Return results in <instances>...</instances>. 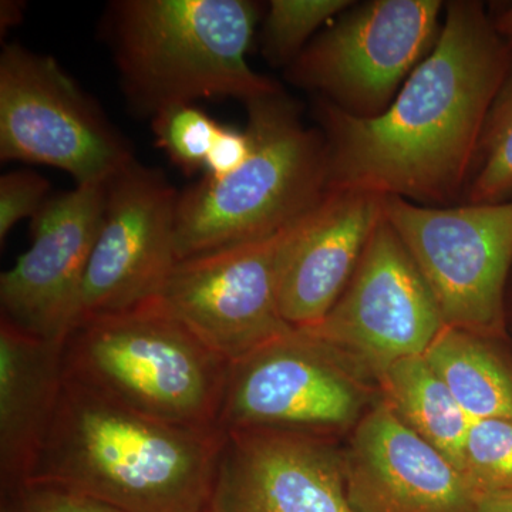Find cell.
<instances>
[{
  "label": "cell",
  "instance_id": "cell-1",
  "mask_svg": "<svg viewBox=\"0 0 512 512\" xmlns=\"http://www.w3.org/2000/svg\"><path fill=\"white\" fill-rule=\"evenodd\" d=\"M512 46L477 0L446 3L436 46L373 119L316 99L329 191H366L426 207L464 198Z\"/></svg>",
  "mask_w": 512,
  "mask_h": 512
},
{
  "label": "cell",
  "instance_id": "cell-2",
  "mask_svg": "<svg viewBox=\"0 0 512 512\" xmlns=\"http://www.w3.org/2000/svg\"><path fill=\"white\" fill-rule=\"evenodd\" d=\"M224 441L218 427L151 419L64 379L30 480L120 512H208Z\"/></svg>",
  "mask_w": 512,
  "mask_h": 512
},
{
  "label": "cell",
  "instance_id": "cell-3",
  "mask_svg": "<svg viewBox=\"0 0 512 512\" xmlns=\"http://www.w3.org/2000/svg\"><path fill=\"white\" fill-rule=\"evenodd\" d=\"M259 6L249 0H117L106 16L131 109L151 117L201 99L248 101L278 93L247 55Z\"/></svg>",
  "mask_w": 512,
  "mask_h": 512
},
{
  "label": "cell",
  "instance_id": "cell-4",
  "mask_svg": "<svg viewBox=\"0 0 512 512\" xmlns=\"http://www.w3.org/2000/svg\"><path fill=\"white\" fill-rule=\"evenodd\" d=\"M251 154L222 180L180 192L178 261L271 237L308 217L329 192L322 131L306 127L282 90L245 103Z\"/></svg>",
  "mask_w": 512,
  "mask_h": 512
},
{
  "label": "cell",
  "instance_id": "cell-5",
  "mask_svg": "<svg viewBox=\"0 0 512 512\" xmlns=\"http://www.w3.org/2000/svg\"><path fill=\"white\" fill-rule=\"evenodd\" d=\"M63 365L67 380L151 419L218 427L229 362L157 301L77 323Z\"/></svg>",
  "mask_w": 512,
  "mask_h": 512
},
{
  "label": "cell",
  "instance_id": "cell-6",
  "mask_svg": "<svg viewBox=\"0 0 512 512\" xmlns=\"http://www.w3.org/2000/svg\"><path fill=\"white\" fill-rule=\"evenodd\" d=\"M383 214L439 305L446 326L503 338L512 271V200L426 207L386 197Z\"/></svg>",
  "mask_w": 512,
  "mask_h": 512
},
{
  "label": "cell",
  "instance_id": "cell-7",
  "mask_svg": "<svg viewBox=\"0 0 512 512\" xmlns=\"http://www.w3.org/2000/svg\"><path fill=\"white\" fill-rule=\"evenodd\" d=\"M441 0L355 2L288 66L289 82L359 119L389 109L439 39Z\"/></svg>",
  "mask_w": 512,
  "mask_h": 512
},
{
  "label": "cell",
  "instance_id": "cell-8",
  "mask_svg": "<svg viewBox=\"0 0 512 512\" xmlns=\"http://www.w3.org/2000/svg\"><path fill=\"white\" fill-rule=\"evenodd\" d=\"M0 158L42 164L77 185L133 163L130 141L52 56L9 43L0 55Z\"/></svg>",
  "mask_w": 512,
  "mask_h": 512
},
{
  "label": "cell",
  "instance_id": "cell-9",
  "mask_svg": "<svg viewBox=\"0 0 512 512\" xmlns=\"http://www.w3.org/2000/svg\"><path fill=\"white\" fill-rule=\"evenodd\" d=\"M444 326L433 292L383 214L339 301L318 325L299 330L355 375L376 380L397 360L424 355Z\"/></svg>",
  "mask_w": 512,
  "mask_h": 512
},
{
  "label": "cell",
  "instance_id": "cell-10",
  "mask_svg": "<svg viewBox=\"0 0 512 512\" xmlns=\"http://www.w3.org/2000/svg\"><path fill=\"white\" fill-rule=\"evenodd\" d=\"M303 220L271 237L178 261L157 302L229 363L288 335L279 281Z\"/></svg>",
  "mask_w": 512,
  "mask_h": 512
},
{
  "label": "cell",
  "instance_id": "cell-11",
  "mask_svg": "<svg viewBox=\"0 0 512 512\" xmlns=\"http://www.w3.org/2000/svg\"><path fill=\"white\" fill-rule=\"evenodd\" d=\"M359 379L323 343L293 329L229 363L218 427L326 436L362 419Z\"/></svg>",
  "mask_w": 512,
  "mask_h": 512
},
{
  "label": "cell",
  "instance_id": "cell-12",
  "mask_svg": "<svg viewBox=\"0 0 512 512\" xmlns=\"http://www.w3.org/2000/svg\"><path fill=\"white\" fill-rule=\"evenodd\" d=\"M178 197L160 170L137 160L107 181L76 325L157 301L178 264Z\"/></svg>",
  "mask_w": 512,
  "mask_h": 512
},
{
  "label": "cell",
  "instance_id": "cell-13",
  "mask_svg": "<svg viewBox=\"0 0 512 512\" xmlns=\"http://www.w3.org/2000/svg\"><path fill=\"white\" fill-rule=\"evenodd\" d=\"M106 184L49 198L32 220V245L0 275V318L36 338L63 342L79 315L84 275L99 234Z\"/></svg>",
  "mask_w": 512,
  "mask_h": 512
},
{
  "label": "cell",
  "instance_id": "cell-14",
  "mask_svg": "<svg viewBox=\"0 0 512 512\" xmlns=\"http://www.w3.org/2000/svg\"><path fill=\"white\" fill-rule=\"evenodd\" d=\"M208 512H357L342 454L323 437L276 430L225 433Z\"/></svg>",
  "mask_w": 512,
  "mask_h": 512
},
{
  "label": "cell",
  "instance_id": "cell-15",
  "mask_svg": "<svg viewBox=\"0 0 512 512\" xmlns=\"http://www.w3.org/2000/svg\"><path fill=\"white\" fill-rule=\"evenodd\" d=\"M342 461L357 512H477L463 473L382 400L357 421Z\"/></svg>",
  "mask_w": 512,
  "mask_h": 512
},
{
  "label": "cell",
  "instance_id": "cell-16",
  "mask_svg": "<svg viewBox=\"0 0 512 512\" xmlns=\"http://www.w3.org/2000/svg\"><path fill=\"white\" fill-rule=\"evenodd\" d=\"M383 195L329 191L299 224L279 281V309L293 329L318 325L339 301L377 221Z\"/></svg>",
  "mask_w": 512,
  "mask_h": 512
},
{
  "label": "cell",
  "instance_id": "cell-17",
  "mask_svg": "<svg viewBox=\"0 0 512 512\" xmlns=\"http://www.w3.org/2000/svg\"><path fill=\"white\" fill-rule=\"evenodd\" d=\"M64 342V340H63ZM63 342L0 318V488L32 478L64 384Z\"/></svg>",
  "mask_w": 512,
  "mask_h": 512
},
{
  "label": "cell",
  "instance_id": "cell-18",
  "mask_svg": "<svg viewBox=\"0 0 512 512\" xmlns=\"http://www.w3.org/2000/svg\"><path fill=\"white\" fill-rule=\"evenodd\" d=\"M382 402L461 471L471 419L423 355L404 357L376 377Z\"/></svg>",
  "mask_w": 512,
  "mask_h": 512
},
{
  "label": "cell",
  "instance_id": "cell-19",
  "mask_svg": "<svg viewBox=\"0 0 512 512\" xmlns=\"http://www.w3.org/2000/svg\"><path fill=\"white\" fill-rule=\"evenodd\" d=\"M423 356L471 420H512V369L488 339L444 326Z\"/></svg>",
  "mask_w": 512,
  "mask_h": 512
},
{
  "label": "cell",
  "instance_id": "cell-20",
  "mask_svg": "<svg viewBox=\"0 0 512 512\" xmlns=\"http://www.w3.org/2000/svg\"><path fill=\"white\" fill-rule=\"evenodd\" d=\"M512 200V64L488 111L463 204Z\"/></svg>",
  "mask_w": 512,
  "mask_h": 512
},
{
  "label": "cell",
  "instance_id": "cell-21",
  "mask_svg": "<svg viewBox=\"0 0 512 512\" xmlns=\"http://www.w3.org/2000/svg\"><path fill=\"white\" fill-rule=\"evenodd\" d=\"M355 5L350 0H272L262 26V52L291 66L323 25Z\"/></svg>",
  "mask_w": 512,
  "mask_h": 512
},
{
  "label": "cell",
  "instance_id": "cell-22",
  "mask_svg": "<svg viewBox=\"0 0 512 512\" xmlns=\"http://www.w3.org/2000/svg\"><path fill=\"white\" fill-rule=\"evenodd\" d=\"M461 473L474 494L512 491V420H471Z\"/></svg>",
  "mask_w": 512,
  "mask_h": 512
},
{
  "label": "cell",
  "instance_id": "cell-23",
  "mask_svg": "<svg viewBox=\"0 0 512 512\" xmlns=\"http://www.w3.org/2000/svg\"><path fill=\"white\" fill-rule=\"evenodd\" d=\"M158 147L185 175L204 170L220 124L194 104L168 107L151 119Z\"/></svg>",
  "mask_w": 512,
  "mask_h": 512
},
{
  "label": "cell",
  "instance_id": "cell-24",
  "mask_svg": "<svg viewBox=\"0 0 512 512\" xmlns=\"http://www.w3.org/2000/svg\"><path fill=\"white\" fill-rule=\"evenodd\" d=\"M0 512H120L64 485L29 480L2 490Z\"/></svg>",
  "mask_w": 512,
  "mask_h": 512
},
{
  "label": "cell",
  "instance_id": "cell-25",
  "mask_svg": "<svg viewBox=\"0 0 512 512\" xmlns=\"http://www.w3.org/2000/svg\"><path fill=\"white\" fill-rule=\"evenodd\" d=\"M50 184L36 171L19 170L0 178V244L25 218H35L46 204Z\"/></svg>",
  "mask_w": 512,
  "mask_h": 512
},
{
  "label": "cell",
  "instance_id": "cell-26",
  "mask_svg": "<svg viewBox=\"0 0 512 512\" xmlns=\"http://www.w3.org/2000/svg\"><path fill=\"white\" fill-rule=\"evenodd\" d=\"M251 154V138L247 130L218 127L212 140L210 153L204 164V177L211 180H222L237 171Z\"/></svg>",
  "mask_w": 512,
  "mask_h": 512
},
{
  "label": "cell",
  "instance_id": "cell-27",
  "mask_svg": "<svg viewBox=\"0 0 512 512\" xmlns=\"http://www.w3.org/2000/svg\"><path fill=\"white\" fill-rule=\"evenodd\" d=\"M477 512H512V491L476 494Z\"/></svg>",
  "mask_w": 512,
  "mask_h": 512
},
{
  "label": "cell",
  "instance_id": "cell-28",
  "mask_svg": "<svg viewBox=\"0 0 512 512\" xmlns=\"http://www.w3.org/2000/svg\"><path fill=\"white\" fill-rule=\"evenodd\" d=\"M495 29L512 46V3L490 9Z\"/></svg>",
  "mask_w": 512,
  "mask_h": 512
},
{
  "label": "cell",
  "instance_id": "cell-29",
  "mask_svg": "<svg viewBox=\"0 0 512 512\" xmlns=\"http://www.w3.org/2000/svg\"><path fill=\"white\" fill-rule=\"evenodd\" d=\"M23 8L25 6H20L19 2H9V0L2 2V6H0V28L6 30L18 25L20 19L23 18Z\"/></svg>",
  "mask_w": 512,
  "mask_h": 512
}]
</instances>
